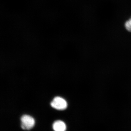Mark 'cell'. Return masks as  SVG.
<instances>
[{
    "label": "cell",
    "mask_w": 131,
    "mask_h": 131,
    "mask_svg": "<svg viewBox=\"0 0 131 131\" xmlns=\"http://www.w3.org/2000/svg\"><path fill=\"white\" fill-rule=\"evenodd\" d=\"M52 127L54 131H65L66 130L65 123L61 120L55 121L53 123Z\"/></svg>",
    "instance_id": "3"
},
{
    "label": "cell",
    "mask_w": 131,
    "mask_h": 131,
    "mask_svg": "<svg viewBox=\"0 0 131 131\" xmlns=\"http://www.w3.org/2000/svg\"><path fill=\"white\" fill-rule=\"evenodd\" d=\"M51 105L57 110H65L67 108L68 104L67 102L63 98L60 96H56L51 102Z\"/></svg>",
    "instance_id": "2"
},
{
    "label": "cell",
    "mask_w": 131,
    "mask_h": 131,
    "mask_svg": "<svg viewBox=\"0 0 131 131\" xmlns=\"http://www.w3.org/2000/svg\"><path fill=\"white\" fill-rule=\"evenodd\" d=\"M125 27L127 30L131 32V18L126 22Z\"/></svg>",
    "instance_id": "4"
},
{
    "label": "cell",
    "mask_w": 131,
    "mask_h": 131,
    "mask_svg": "<svg viewBox=\"0 0 131 131\" xmlns=\"http://www.w3.org/2000/svg\"><path fill=\"white\" fill-rule=\"evenodd\" d=\"M21 127L22 129L30 130L33 128L35 124L34 118L28 115H24L21 118Z\"/></svg>",
    "instance_id": "1"
}]
</instances>
